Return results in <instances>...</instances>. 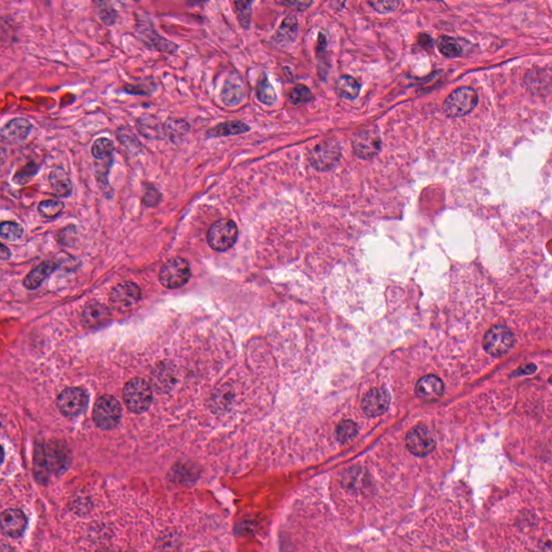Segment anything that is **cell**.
<instances>
[{
    "mask_svg": "<svg viewBox=\"0 0 552 552\" xmlns=\"http://www.w3.org/2000/svg\"><path fill=\"white\" fill-rule=\"evenodd\" d=\"M123 398L129 410L134 413L147 411L153 401V392L149 384L140 378L132 379L123 390Z\"/></svg>",
    "mask_w": 552,
    "mask_h": 552,
    "instance_id": "cell-1",
    "label": "cell"
},
{
    "mask_svg": "<svg viewBox=\"0 0 552 552\" xmlns=\"http://www.w3.org/2000/svg\"><path fill=\"white\" fill-rule=\"evenodd\" d=\"M307 158L313 169L318 172H327L332 170L341 159V147L336 140H324L310 151Z\"/></svg>",
    "mask_w": 552,
    "mask_h": 552,
    "instance_id": "cell-2",
    "label": "cell"
},
{
    "mask_svg": "<svg viewBox=\"0 0 552 552\" xmlns=\"http://www.w3.org/2000/svg\"><path fill=\"white\" fill-rule=\"evenodd\" d=\"M238 230L231 219H221L209 228L207 242L213 251H226L238 241Z\"/></svg>",
    "mask_w": 552,
    "mask_h": 552,
    "instance_id": "cell-3",
    "label": "cell"
},
{
    "mask_svg": "<svg viewBox=\"0 0 552 552\" xmlns=\"http://www.w3.org/2000/svg\"><path fill=\"white\" fill-rule=\"evenodd\" d=\"M477 104L478 95L474 88H457L444 102V111L450 118H459L474 111Z\"/></svg>",
    "mask_w": 552,
    "mask_h": 552,
    "instance_id": "cell-4",
    "label": "cell"
},
{
    "mask_svg": "<svg viewBox=\"0 0 552 552\" xmlns=\"http://www.w3.org/2000/svg\"><path fill=\"white\" fill-rule=\"evenodd\" d=\"M120 403L111 395L102 396L94 406L93 419L97 427L102 430H113L120 422Z\"/></svg>",
    "mask_w": 552,
    "mask_h": 552,
    "instance_id": "cell-5",
    "label": "cell"
},
{
    "mask_svg": "<svg viewBox=\"0 0 552 552\" xmlns=\"http://www.w3.org/2000/svg\"><path fill=\"white\" fill-rule=\"evenodd\" d=\"M515 344V336L507 327L493 326L484 338V348L488 355L501 357L511 351Z\"/></svg>",
    "mask_w": 552,
    "mask_h": 552,
    "instance_id": "cell-6",
    "label": "cell"
},
{
    "mask_svg": "<svg viewBox=\"0 0 552 552\" xmlns=\"http://www.w3.org/2000/svg\"><path fill=\"white\" fill-rule=\"evenodd\" d=\"M190 274L189 263L182 258H173L163 265L159 280L164 287L176 289L189 280Z\"/></svg>",
    "mask_w": 552,
    "mask_h": 552,
    "instance_id": "cell-7",
    "label": "cell"
},
{
    "mask_svg": "<svg viewBox=\"0 0 552 552\" xmlns=\"http://www.w3.org/2000/svg\"><path fill=\"white\" fill-rule=\"evenodd\" d=\"M88 400V395L82 388H68L57 397V408L65 417H78L86 410Z\"/></svg>",
    "mask_w": 552,
    "mask_h": 552,
    "instance_id": "cell-8",
    "label": "cell"
},
{
    "mask_svg": "<svg viewBox=\"0 0 552 552\" xmlns=\"http://www.w3.org/2000/svg\"><path fill=\"white\" fill-rule=\"evenodd\" d=\"M382 140L377 128H369L361 131L353 140V150L356 157L361 160H369L376 157L381 151Z\"/></svg>",
    "mask_w": 552,
    "mask_h": 552,
    "instance_id": "cell-9",
    "label": "cell"
},
{
    "mask_svg": "<svg viewBox=\"0 0 552 552\" xmlns=\"http://www.w3.org/2000/svg\"><path fill=\"white\" fill-rule=\"evenodd\" d=\"M406 444L411 453L417 457H426L436 448V440L430 430L425 426L413 427L408 432Z\"/></svg>",
    "mask_w": 552,
    "mask_h": 552,
    "instance_id": "cell-10",
    "label": "cell"
},
{
    "mask_svg": "<svg viewBox=\"0 0 552 552\" xmlns=\"http://www.w3.org/2000/svg\"><path fill=\"white\" fill-rule=\"evenodd\" d=\"M140 289L137 285L132 282H124L113 288L111 294V303L115 309H130L140 301Z\"/></svg>",
    "mask_w": 552,
    "mask_h": 552,
    "instance_id": "cell-11",
    "label": "cell"
},
{
    "mask_svg": "<svg viewBox=\"0 0 552 552\" xmlns=\"http://www.w3.org/2000/svg\"><path fill=\"white\" fill-rule=\"evenodd\" d=\"M390 395L386 388H376L363 396L361 408L368 417H379L386 413L390 407Z\"/></svg>",
    "mask_w": 552,
    "mask_h": 552,
    "instance_id": "cell-12",
    "label": "cell"
},
{
    "mask_svg": "<svg viewBox=\"0 0 552 552\" xmlns=\"http://www.w3.org/2000/svg\"><path fill=\"white\" fill-rule=\"evenodd\" d=\"M245 88L241 77L238 74H231L225 82L221 90L220 99L229 107H236L245 99Z\"/></svg>",
    "mask_w": 552,
    "mask_h": 552,
    "instance_id": "cell-13",
    "label": "cell"
},
{
    "mask_svg": "<svg viewBox=\"0 0 552 552\" xmlns=\"http://www.w3.org/2000/svg\"><path fill=\"white\" fill-rule=\"evenodd\" d=\"M111 313L108 307L97 301L88 302L82 312V322L86 328L97 329L108 324Z\"/></svg>",
    "mask_w": 552,
    "mask_h": 552,
    "instance_id": "cell-14",
    "label": "cell"
},
{
    "mask_svg": "<svg viewBox=\"0 0 552 552\" xmlns=\"http://www.w3.org/2000/svg\"><path fill=\"white\" fill-rule=\"evenodd\" d=\"M26 528V517L19 509H9L0 515V529L10 537L22 535Z\"/></svg>",
    "mask_w": 552,
    "mask_h": 552,
    "instance_id": "cell-15",
    "label": "cell"
},
{
    "mask_svg": "<svg viewBox=\"0 0 552 552\" xmlns=\"http://www.w3.org/2000/svg\"><path fill=\"white\" fill-rule=\"evenodd\" d=\"M138 30H140V34L142 35L144 41L150 44V47L153 49L159 50L164 53H175L178 50V47L174 42L160 37L159 35L153 30V23H150L149 21L146 22L144 19H142V24L138 25Z\"/></svg>",
    "mask_w": 552,
    "mask_h": 552,
    "instance_id": "cell-16",
    "label": "cell"
},
{
    "mask_svg": "<svg viewBox=\"0 0 552 552\" xmlns=\"http://www.w3.org/2000/svg\"><path fill=\"white\" fill-rule=\"evenodd\" d=\"M444 386L437 376H426L420 379L415 386V393L425 401H435L444 394Z\"/></svg>",
    "mask_w": 552,
    "mask_h": 552,
    "instance_id": "cell-17",
    "label": "cell"
},
{
    "mask_svg": "<svg viewBox=\"0 0 552 552\" xmlns=\"http://www.w3.org/2000/svg\"><path fill=\"white\" fill-rule=\"evenodd\" d=\"M48 467L55 471H61L69 464V453L64 444L59 441L50 442L44 449Z\"/></svg>",
    "mask_w": 552,
    "mask_h": 552,
    "instance_id": "cell-18",
    "label": "cell"
},
{
    "mask_svg": "<svg viewBox=\"0 0 552 552\" xmlns=\"http://www.w3.org/2000/svg\"><path fill=\"white\" fill-rule=\"evenodd\" d=\"M138 132L147 140H161L164 138L163 124L158 117L153 115H140L136 122Z\"/></svg>",
    "mask_w": 552,
    "mask_h": 552,
    "instance_id": "cell-19",
    "label": "cell"
},
{
    "mask_svg": "<svg viewBox=\"0 0 552 552\" xmlns=\"http://www.w3.org/2000/svg\"><path fill=\"white\" fill-rule=\"evenodd\" d=\"M32 129V123L26 119H13L3 126L1 136L8 142H21L28 137Z\"/></svg>",
    "mask_w": 552,
    "mask_h": 552,
    "instance_id": "cell-20",
    "label": "cell"
},
{
    "mask_svg": "<svg viewBox=\"0 0 552 552\" xmlns=\"http://www.w3.org/2000/svg\"><path fill=\"white\" fill-rule=\"evenodd\" d=\"M298 36V21L294 15L285 17L278 30L273 36L272 41L280 47L294 44Z\"/></svg>",
    "mask_w": 552,
    "mask_h": 552,
    "instance_id": "cell-21",
    "label": "cell"
},
{
    "mask_svg": "<svg viewBox=\"0 0 552 552\" xmlns=\"http://www.w3.org/2000/svg\"><path fill=\"white\" fill-rule=\"evenodd\" d=\"M52 190L59 198H68L73 192V184L67 173L61 167H55L49 175Z\"/></svg>",
    "mask_w": 552,
    "mask_h": 552,
    "instance_id": "cell-22",
    "label": "cell"
},
{
    "mask_svg": "<svg viewBox=\"0 0 552 552\" xmlns=\"http://www.w3.org/2000/svg\"><path fill=\"white\" fill-rule=\"evenodd\" d=\"M163 130L164 137L169 138L170 142L177 145L189 134L190 124L182 119L170 118L163 124Z\"/></svg>",
    "mask_w": 552,
    "mask_h": 552,
    "instance_id": "cell-23",
    "label": "cell"
},
{
    "mask_svg": "<svg viewBox=\"0 0 552 552\" xmlns=\"http://www.w3.org/2000/svg\"><path fill=\"white\" fill-rule=\"evenodd\" d=\"M151 381H153V386L159 392L166 393L174 386V370H173L172 367L169 366L166 363H161L159 366L155 367V370H153Z\"/></svg>",
    "mask_w": 552,
    "mask_h": 552,
    "instance_id": "cell-24",
    "label": "cell"
},
{
    "mask_svg": "<svg viewBox=\"0 0 552 552\" xmlns=\"http://www.w3.org/2000/svg\"><path fill=\"white\" fill-rule=\"evenodd\" d=\"M249 130H251L249 126H247L243 121H228V122L220 123L218 126L209 130L207 136L209 138H217L241 135Z\"/></svg>",
    "mask_w": 552,
    "mask_h": 552,
    "instance_id": "cell-25",
    "label": "cell"
},
{
    "mask_svg": "<svg viewBox=\"0 0 552 552\" xmlns=\"http://www.w3.org/2000/svg\"><path fill=\"white\" fill-rule=\"evenodd\" d=\"M59 265L52 261H46L38 265L37 268L32 270L30 274L25 278L24 286L28 289L32 290L39 287L46 278H49L50 274L57 270Z\"/></svg>",
    "mask_w": 552,
    "mask_h": 552,
    "instance_id": "cell-26",
    "label": "cell"
},
{
    "mask_svg": "<svg viewBox=\"0 0 552 552\" xmlns=\"http://www.w3.org/2000/svg\"><path fill=\"white\" fill-rule=\"evenodd\" d=\"M117 137L121 145L126 148L132 157H137L142 151V142L130 126H121L117 131Z\"/></svg>",
    "mask_w": 552,
    "mask_h": 552,
    "instance_id": "cell-27",
    "label": "cell"
},
{
    "mask_svg": "<svg viewBox=\"0 0 552 552\" xmlns=\"http://www.w3.org/2000/svg\"><path fill=\"white\" fill-rule=\"evenodd\" d=\"M258 101L267 106L274 105L278 102V94L275 92L274 86L269 82L267 75L263 74L258 80L256 88Z\"/></svg>",
    "mask_w": 552,
    "mask_h": 552,
    "instance_id": "cell-28",
    "label": "cell"
},
{
    "mask_svg": "<svg viewBox=\"0 0 552 552\" xmlns=\"http://www.w3.org/2000/svg\"><path fill=\"white\" fill-rule=\"evenodd\" d=\"M336 92L342 99L354 101L359 95L361 86L352 77L343 76L336 82Z\"/></svg>",
    "mask_w": 552,
    "mask_h": 552,
    "instance_id": "cell-29",
    "label": "cell"
},
{
    "mask_svg": "<svg viewBox=\"0 0 552 552\" xmlns=\"http://www.w3.org/2000/svg\"><path fill=\"white\" fill-rule=\"evenodd\" d=\"M103 161L104 163H97L96 164V178L99 180V187H101V189L103 190L106 197L111 198L113 192L108 182V173L111 163H113V158L103 160Z\"/></svg>",
    "mask_w": 552,
    "mask_h": 552,
    "instance_id": "cell-30",
    "label": "cell"
},
{
    "mask_svg": "<svg viewBox=\"0 0 552 552\" xmlns=\"http://www.w3.org/2000/svg\"><path fill=\"white\" fill-rule=\"evenodd\" d=\"M115 151V144L108 138H99L92 146V155L99 161L113 158Z\"/></svg>",
    "mask_w": 552,
    "mask_h": 552,
    "instance_id": "cell-31",
    "label": "cell"
},
{
    "mask_svg": "<svg viewBox=\"0 0 552 552\" xmlns=\"http://www.w3.org/2000/svg\"><path fill=\"white\" fill-rule=\"evenodd\" d=\"M24 234V229L20 224L12 221H3L0 224V238L6 241L15 242L20 240Z\"/></svg>",
    "mask_w": 552,
    "mask_h": 552,
    "instance_id": "cell-32",
    "label": "cell"
},
{
    "mask_svg": "<svg viewBox=\"0 0 552 552\" xmlns=\"http://www.w3.org/2000/svg\"><path fill=\"white\" fill-rule=\"evenodd\" d=\"M359 434V426L351 420L342 421L336 427V439L341 444L351 441Z\"/></svg>",
    "mask_w": 552,
    "mask_h": 552,
    "instance_id": "cell-33",
    "label": "cell"
},
{
    "mask_svg": "<svg viewBox=\"0 0 552 552\" xmlns=\"http://www.w3.org/2000/svg\"><path fill=\"white\" fill-rule=\"evenodd\" d=\"M234 6H236L238 23L244 30H248L251 28L253 1H236Z\"/></svg>",
    "mask_w": 552,
    "mask_h": 552,
    "instance_id": "cell-34",
    "label": "cell"
},
{
    "mask_svg": "<svg viewBox=\"0 0 552 552\" xmlns=\"http://www.w3.org/2000/svg\"><path fill=\"white\" fill-rule=\"evenodd\" d=\"M64 207V203L59 200H48L39 204L38 211L44 218L52 219L59 216Z\"/></svg>",
    "mask_w": 552,
    "mask_h": 552,
    "instance_id": "cell-35",
    "label": "cell"
},
{
    "mask_svg": "<svg viewBox=\"0 0 552 552\" xmlns=\"http://www.w3.org/2000/svg\"><path fill=\"white\" fill-rule=\"evenodd\" d=\"M438 48H439L441 55L447 57H459L461 52L459 42L448 36H442L438 39Z\"/></svg>",
    "mask_w": 552,
    "mask_h": 552,
    "instance_id": "cell-36",
    "label": "cell"
},
{
    "mask_svg": "<svg viewBox=\"0 0 552 552\" xmlns=\"http://www.w3.org/2000/svg\"><path fill=\"white\" fill-rule=\"evenodd\" d=\"M39 169V165L36 164V163H30V164L25 165L21 170L15 173V177H13V182L17 184H28L37 175Z\"/></svg>",
    "mask_w": 552,
    "mask_h": 552,
    "instance_id": "cell-37",
    "label": "cell"
},
{
    "mask_svg": "<svg viewBox=\"0 0 552 552\" xmlns=\"http://www.w3.org/2000/svg\"><path fill=\"white\" fill-rule=\"evenodd\" d=\"M311 99V90L303 84H298L289 92V102L292 105H301Z\"/></svg>",
    "mask_w": 552,
    "mask_h": 552,
    "instance_id": "cell-38",
    "label": "cell"
},
{
    "mask_svg": "<svg viewBox=\"0 0 552 552\" xmlns=\"http://www.w3.org/2000/svg\"><path fill=\"white\" fill-rule=\"evenodd\" d=\"M144 187H145V193H144V197H142V204H144L145 207L155 209V207L159 205L160 202H161L162 194H161V192H160L153 184H145Z\"/></svg>",
    "mask_w": 552,
    "mask_h": 552,
    "instance_id": "cell-39",
    "label": "cell"
},
{
    "mask_svg": "<svg viewBox=\"0 0 552 552\" xmlns=\"http://www.w3.org/2000/svg\"><path fill=\"white\" fill-rule=\"evenodd\" d=\"M147 82L148 80L142 84H138V86L126 84V86H124V91H126V93L133 94V95H150V94L155 91V88H155V82H153V80H150L148 84Z\"/></svg>",
    "mask_w": 552,
    "mask_h": 552,
    "instance_id": "cell-40",
    "label": "cell"
},
{
    "mask_svg": "<svg viewBox=\"0 0 552 552\" xmlns=\"http://www.w3.org/2000/svg\"><path fill=\"white\" fill-rule=\"evenodd\" d=\"M103 7L99 10V17H101L102 22L107 26H113L115 21L118 19V13L113 9L109 7L107 3H101Z\"/></svg>",
    "mask_w": 552,
    "mask_h": 552,
    "instance_id": "cell-41",
    "label": "cell"
},
{
    "mask_svg": "<svg viewBox=\"0 0 552 552\" xmlns=\"http://www.w3.org/2000/svg\"><path fill=\"white\" fill-rule=\"evenodd\" d=\"M371 7L380 13L393 12L399 7L398 1H372Z\"/></svg>",
    "mask_w": 552,
    "mask_h": 552,
    "instance_id": "cell-42",
    "label": "cell"
},
{
    "mask_svg": "<svg viewBox=\"0 0 552 552\" xmlns=\"http://www.w3.org/2000/svg\"><path fill=\"white\" fill-rule=\"evenodd\" d=\"M312 3H305V1H299V3L295 1V3H292V1H287V3H282V5L288 6V7H296L297 10L303 11L307 10Z\"/></svg>",
    "mask_w": 552,
    "mask_h": 552,
    "instance_id": "cell-43",
    "label": "cell"
},
{
    "mask_svg": "<svg viewBox=\"0 0 552 552\" xmlns=\"http://www.w3.org/2000/svg\"><path fill=\"white\" fill-rule=\"evenodd\" d=\"M10 256L11 253L10 251H9V248L3 245V244L0 243V259L8 260V259L10 258Z\"/></svg>",
    "mask_w": 552,
    "mask_h": 552,
    "instance_id": "cell-44",
    "label": "cell"
},
{
    "mask_svg": "<svg viewBox=\"0 0 552 552\" xmlns=\"http://www.w3.org/2000/svg\"><path fill=\"white\" fill-rule=\"evenodd\" d=\"M8 159V150L5 146L0 144V165H3Z\"/></svg>",
    "mask_w": 552,
    "mask_h": 552,
    "instance_id": "cell-45",
    "label": "cell"
},
{
    "mask_svg": "<svg viewBox=\"0 0 552 552\" xmlns=\"http://www.w3.org/2000/svg\"><path fill=\"white\" fill-rule=\"evenodd\" d=\"M0 552H15L10 546L7 544H0Z\"/></svg>",
    "mask_w": 552,
    "mask_h": 552,
    "instance_id": "cell-46",
    "label": "cell"
},
{
    "mask_svg": "<svg viewBox=\"0 0 552 552\" xmlns=\"http://www.w3.org/2000/svg\"><path fill=\"white\" fill-rule=\"evenodd\" d=\"M3 459H5V452H3V447L0 446V465L3 463Z\"/></svg>",
    "mask_w": 552,
    "mask_h": 552,
    "instance_id": "cell-47",
    "label": "cell"
}]
</instances>
